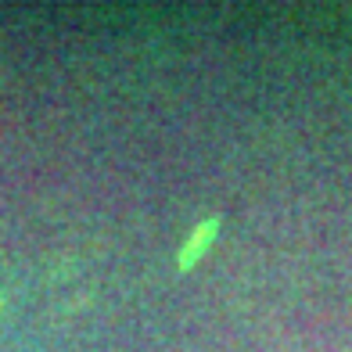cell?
<instances>
[{"mask_svg": "<svg viewBox=\"0 0 352 352\" xmlns=\"http://www.w3.org/2000/svg\"><path fill=\"white\" fill-rule=\"evenodd\" d=\"M212 230H216V223L209 219V223H201V230L195 234V241H190V248H184V266L190 263V259H195V255L205 248V241H209V237H212Z\"/></svg>", "mask_w": 352, "mask_h": 352, "instance_id": "1", "label": "cell"}]
</instances>
